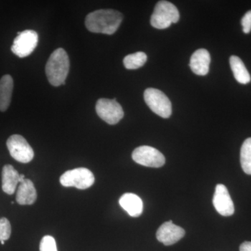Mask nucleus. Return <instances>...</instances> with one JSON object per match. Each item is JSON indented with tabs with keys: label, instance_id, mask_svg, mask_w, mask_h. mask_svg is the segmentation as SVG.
Listing matches in <instances>:
<instances>
[{
	"label": "nucleus",
	"instance_id": "obj_1",
	"mask_svg": "<svg viewBox=\"0 0 251 251\" xmlns=\"http://www.w3.org/2000/svg\"><path fill=\"white\" fill-rule=\"evenodd\" d=\"M123 21V15L113 9H100L87 15L85 26L91 32L113 34Z\"/></svg>",
	"mask_w": 251,
	"mask_h": 251
},
{
	"label": "nucleus",
	"instance_id": "obj_2",
	"mask_svg": "<svg viewBox=\"0 0 251 251\" xmlns=\"http://www.w3.org/2000/svg\"><path fill=\"white\" fill-rule=\"evenodd\" d=\"M70 67V61L67 52L62 48L55 50L46 66V74L50 83L54 87L65 84Z\"/></svg>",
	"mask_w": 251,
	"mask_h": 251
},
{
	"label": "nucleus",
	"instance_id": "obj_3",
	"mask_svg": "<svg viewBox=\"0 0 251 251\" xmlns=\"http://www.w3.org/2000/svg\"><path fill=\"white\" fill-rule=\"evenodd\" d=\"M179 13L176 6L168 1H160L156 4L150 23L154 28L166 29L179 21Z\"/></svg>",
	"mask_w": 251,
	"mask_h": 251
},
{
	"label": "nucleus",
	"instance_id": "obj_4",
	"mask_svg": "<svg viewBox=\"0 0 251 251\" xmlns=\"http://www.w3.org/2000/svg\"><path fill=\"white\" fill-rule=\"evenodd\" d=\"M144 99L149 108L158 116L167 119L172 114V103L168 97L161 91L148 88L144 92Z\"/></svg>",
	"mask_w": 251,
	"mask_h": 251
},
{
	"label": "nucleus",
	"instance_id": "obj_5",
	"mask_svg": "<svg viewBox=\"0 0 251 251\" xmlns=\"http://www.w3.org/2000/svg\"><path fill=\"white\" fill-rule=\"evenodd\" d=\"M59 180L63 186L84 190L91 187L94 184L95 178L90 170L78 168L66 172L60 176Z\"/></svg>",
	"mask_w": 251,
	"mask_h": 251
},
{
	"label": "nucleus",
	"instance_id": "obj_6",
	"mask_svg": "<svg viewBox=\"0 0 251 251\" xmlns=\"http://www.w3.org/2000/svg\"><path fill=\"white\" fill-rule=\"evenodd\" d=\"M97 115L108 125H115L125 115L123 108L116 99H100L96 104Z\"/></svg>",
	"mask_w": 251,
	"mask_h": 251
},
{
	"label": "nucleus",
	"instance_id": "obj_7",
	"mask_svg": "<svg viewBox=\"0 0 251 251\" xmlns=\"http://www.w3.org/2000/svg\"><path fill=\"white\" fill-rule=\"evenodd\" d=\"M39 42V36L34 30H25L18 33L15 38L11 51L20 58H24L32 53Z\"/></svg>",
	"mask_w": 251,
	"mask_h": 251
},
{
	"label": "nucleus",
	"instance_id": "obj_8",
	"mask_svg": "<svg viewBox=\"0 0 251 251\" xmlns=\"http://www.w3.org/2000/svg\"><path fill=\"white\" fill-rule=\"evenodd\" d=\"M10 154L20 163H27L33 159L34 151L22 135H13L6 142Z\"/></svg>",
	"mask_w": 251,
	"mask_h": 251
},
{
	"label": "nucleus",
	"instance_id": "obj_9",
	"mask_svg": "<svg viewBox=\"0 0 251 251\" xmlns=\"http://www.w3.org/2000/svg\"><path fill=\"white\" fill-rule=\"evenodd\" d=\"M133 161L141 166L161 168L166 163L163 153L150 146L138 147L132 153Z\"/></svg>",
	"mask_w": 251,
	"mask_h": 251
},
{
	"label": "nucleus",
	"instance_id": "obj_10",
	"mask_svg": "<svg viewBox=\"0 0 251 251\" xmlns=\"http://www.w3.org/2000/svg\"><path fill=\"white\" fill-rule=\"evenodd\" d=\"M213 204L216 210L221 216H229L234 214V203L229 196L228 190L224 184H218L216 186Z\"/></svg>",
	"mask_w": 251,
	"mask_h": 251
},
{
	"label": "nucleus",
	"instance_id": "obj_11",
	"mask_svg": "<svg viewBox=\"0 0 251 251\" xmlns=\"http://www.w3.org/2000/svg\"><path fill=\"white\" fill-rule=\"evenodd\" d=\"M184 235V229L173 224L171 221L164 223L156 232L157 239L165 246L173 245L182 239Z\"/></svg>",
	"mask_w": 251,
	"mask_h": 251
},
{
	"label": "nucleus",
	"instance_id": "obj_12",
	"mask_svg": "<svg viewBox=\"0 0 251 251\" xmlns=\"http://www.w3.org/2000/svg\"><path fill=\"white\" fill-rule=\"evenodd\" d=\"M210 54L206 49H199L191 56L190 67L195 74L206 75L209 73L210 65Z\"/></svg>",
	"mask_w": 251,
	"mask_h": 251
},
{
	"label": "nucleus",
	"instance_id": "obj_13",
	"mask_svg": "<svg viewBox=\"0 0 251 251\" xmlns=\"http://www.w3.org/2000/svg\"><path fill=\"white\" fill-rule=\"evenodd\" d=\"M37 198L36 188L31 180L25 179L18 186L16 202L21 205H31Z\"/></svg>",
	"mask_w": 251,
	"mask_h": 251
},
{
	"label": "nucleus",
	"instance_id": "obj_14",
	"mask_svg": "<svg viewBox=\"0 0 251 251\" xmlns=\"http://www.w3.org/2000/svg\"><path fill=\"white\" fill-rule=\"evenodd\" d=\"M120 206L132 217H138L143 211V202L141 198L134 193H127L120 198Z\"/></svg>",
	"mask_w": 251,
	"mask_h": 251
},
{
	"label": "nucleus",
	"instance_id": "obj_15",
	"mask_svg": "<svg viewBox=\"0 0 251 251\" xmlns=\"http://www.w3.org/2000/svg\"><path fill=\"white\" fill-rule=\"evenodd\" d=\"M2 190L8 195H13L16 191L18 183H20V174L11 165L3 167Z\"/></svg>",
	"mask_w": 251,
	"mask_h": 251
},
{
	"label": "nucleus",
	"instance_id": "obj_16",
	"mask_svg": "<svg viewBox=\"0 0 251 251\" xmlns=\"http://www.w3.org/2000/svg\"><path fill=\"white\" fill-rule=\"evenodd\" d=\"M14 80L10 75H4L0 79V111L4 112L11 101Z\"/></svg>",
	"mask_w": 251,
	"mask_h": 251
},
{
	"label": "nucleus",
	"instance_id": "obj_17",
	"mask_svg": "<svg viewBox=\"0 0 251 251\" xmlns=\"http://www.w3.org/2000/svg\"><path fill=\"white\" fill-rule=\"evenodd\" d=\"M230 67L233 72L234 78L239 83L246 85L251 82L250 74L248 72L244 62L239 57L235 55L231 56L229 58Z\"/></svg>",
	"mask_w": 251,
	"mask_h": 251
},
{
	"label": "nucleus",
	"instance_id": "obj_18",
	"mask_svg": "<svg viewBox=\"0 0 251 251\" xmlns=\"http://www.w3.org/2000/svg\"><path fill=\"white\" fill-rule=\"evenodd\" d=\"M148 60V56L143 52L128 54L124 59V65L128 70H135L143 67Z\"/></svg>",
	"mask_w": 251,
	"mask_h": 251
},
{
	"label": "nucleus",
	"instance_id": "obj_19",
	"mask_svg": "<svg viewBox=\"0 0 251 251\" xmlns=\"http://www.w3.org/2000/svg\"><path fill=\"white\" fill-rule=\"evenodd\" d=\"M241 165L246 174L251 175V138L243 143L240 153Z\"/></svg>",
	"mask_w": 251,
	"mask_h": 251
},
{
	"label": "nucleus",
	"instance_id": "obj_20",
	"mask_svg": "<svg viewBox=\"0 0 251 251\" xmlns=\"http://www.w3.org/2000/svg\"><path fill=\"white\" fill-rule=\"evenodd\" d=\"M11 226L6 218L0 219V242L8 240L11 237Z\"/></svg>",
	"mask_w": 251,
	"mask_h": 251
},
{
	"label": "nucleus",
	"instance_id": "obj_21",
	"mask_svg": "<svg viewBox=\"0 0 251 251\" xmlns=\"http://www.w3.org/2000/svg\"><path fill=\"white\" fill-rule=\"evenodd\" d=\"M40 251H57L55 239L49 235L43 237L40 243Z\"/></svg>",
	"mask_w": 251,
	"mask_h": 251
},
{
	"label": "nucleus",
	"instance_id": "obj_22",
	"mask_svg": "<svg viewBox=\"0 0 251 251\" xmlns=\"http://www.w3.org/2000/svg\"><path fill=\"white\" fill-rule=\"evenodd\" d=\"M243 31L245 34H249L251 31V10L244 15L242 19Z\"/></svg>",
	"mask_w": 251,
	"mask_h": 251
},
{
	"label": "nucleus",
	"instance_id": "obj_23",
	"mask_svg": "<svg viewBox=\"0 0 251 251\" xmlns=\"http://www.w3.org/2000/svg\"><path fill=\"white\" fill-rule=\"evenodd\" d=\"M240 251H251V242H245L242 244L239 248Z\"/></svg>",
	"mask_w": 251,
	"mask_h": 251
},
{
	"label": "nucleus",
	"instance_id": "obj_24",
	"mask_svg": "<svg viewBox=\"0 0 251 251\" xmlns=\"http://www.w3.org/2000/svg\"><path fill=\"white\" fill-rule=\"evenodd\" d=\"M1 244H2V245H4V241H1Z\"/></svg>",
	"mask_w": 251,
	"mask_h": 251
}]
</instances>
